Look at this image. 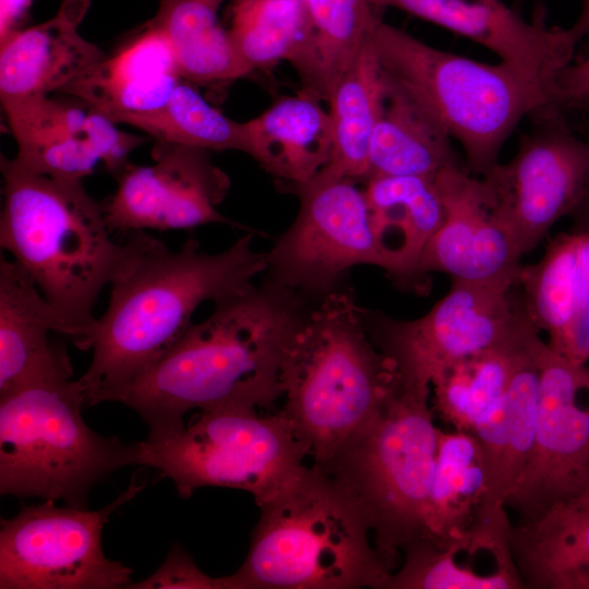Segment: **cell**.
Returning a JSON list of instances; mask_svg holds the SVG:
<instances>
[{"label":"cell","instance_id":"cell-7","mask_svg":"<svg viewBox=\"0 0 589 589\" xmlns=\"http://www.w3.org/2000/svg\"><path fill=\"white\" fill-rule=\"evenodd\" d=\"M77 380L35 383L0 397V493L87 508L92 489L140 465V443L96 433Z\"/></svg>","mask_w":589,"mask_h":589},{"label":"cell","instance_id":"cell-37","mask_svg":"<svg viewBox=\"0 0 589 589\" xmlns=\"http://www.w3.org/2000/svg\"><path fill=\"white\" fill-rule=\"evenodd\" d=\"M553 99L560 110L589 101V57L573 61L558 74Z\"/></svg>","mask_w":589,"mask_h":589},{"label":"cell","instance_id":"cell-27","mask_svg":"<svg viewBox=\"0 0 589 589\" xmlns=\"http://www.w3.org/2000/svg\"><path fill=\"white\" fill-rule=\"evenodd\" d=\"M384 76L385 92L370 143L366 179L434 177L448 168L466 167L460 164L453 139L442 123L385 72Z\"/></svg>","mask_w":589,"mask_h":589},{"label":"cell","instance_id":"cell-38","mask_svg":"<svg viewBox=\"0 0 589 589\" xmlns=\"http://www.w3.org/2000/svg\"><path fill=\"white\" fill-rule=\"evenodd\" d=\"M33 0H0V46L23 29Z\"/></svg>","mask_w":589,"mask_h":589},{"label":"cell","instance_id":"cell-18","mask_svg":"<svg viewBox=\"0 0 589 589\" xmlns=\"http://www.w3.org/2000/svg\"><path fill=\"white\" fill-rule=\"evenodd\" d=\"M394 7L481 45L500 61L546 86L552 95L558 74L579 44L570 28L549 27L540 11L526 21L501 0H372Z\"/></svg>","mask_w":589,"mask_h":589},{"label":"cell","instance_id":"cell-21","mask_svg":"<svg viewBox=\"0 0 589 589\" xmlns=\"http://www.w3.org/2000/svg\"><path fill=\"white\" fill-rule=\"evenodd\" d=\"M64 326L31 277L0 256V397L27 385L70 380L67 349L50 341Z\"/></svg>","mask_w":589,"mask_h":589},{"label":"cell","instance_id":"cell-30","mask_svg":"<svg viewBox=\"0 0 589 589\" xmlns=\"http://www.w3.org/2000/svg\"><path fill=\"white\" fill-rule=\"evenodd\" d=\"M384 92L385 76L371 38L328 97L333 147L322 173L366 179L369 148Z\"/></svg>","mask_w":589,"mask_h":589},{"label":"cell","instance_id":"cell-41","mask_svg":"<svg viewBox=\"0 0 589 589\" xmlns=\"http://www.w3.org/2000/svg\"><path fill=\"white\" fill-rule=\"evenodd\" d=\"M217 2L221 3L223 0H216Z\"/></svg>","mask_w":589,"mask_h":589},{"label":"cell","instance_id":"cell-35","mask_svg":"<svg viewBox=\"0 0 589 589\" xmlns=\"http://www.w3.org/2000/svg\"><path fill=\"white\" fill-rule=\"evenodd\" d=\"M303 0H235L228 29L250 74L289 61L304 36Z\"/></svg>","mask_w":589,"mask_h":589},{"label":"cell","instance_id":"cell-36","mask_svg":"<svg viewBox=\"0 0 589 589\" xmlns=\"http://www.w3.org/2000/svg\"><path fill=\"white\" fill-rule=\"evenodd\" d=\"M229 589L227 577H211L203 573L192 556L173 544L160 567L144 580L125 589Z\"/></svg>","mask_w":589,"mask_h":589},{"label":"cell","instance_id":"cell-2","mask_svg":"<svg viewBox=\"0 0 589 589\" xmlns=\"http://www.w3.org/2000/svg\"><path fill=\"white\" fill-rule=\"evenodd\" d=\"M308 313L301 293L268 280L216 301L149 370L115 392L147 424L146 440L181 430L191 410L269 408L283 396L281 369Z\"/></svg>","mask_w":589,"mask_h":589},{"label":"cell","instance_id":"cell-9","mask_svg":"<svg viewBox=\"0 0 589 589\" xmlns=\"http://www.w3.org/2000/svg\"><path fill=\"white\" fill-rule=\"evenodd\" d=\"M227 405L199 410L173 435L140 443V465L170 479L189 498L204 486L251 493L257 506L292 483L309 453L281 411Z\"/></svg>","mask_w":589,"mask_h":589},{"label":"cell","instance_id":"cell-29","mask_svg":"<svg viewBox=\"0 0 589 589\" xmlns=\"http://www.w3.org/2000/svg\"><path fill=\"white\" fill-rule=\"evenodd\" d=\"M304 36L289 60L302 89L328 97L383 21L372 0H303Z\"/></svg>","mask_w":589,"mask_h":589},{"label":"cell","instance_id":"cell-39","mask_svg":"<svg viewBox=\"0 0 589 589\" xmlns=\"http://www.w3.org/2000/svg\"><path fill=\"white\" fill-rule=\"evenodd\" d=\"M568 216L572 219L569 231L589 235V181Z\"/></svg>","mask_w":589,"mask_h":589},{"label":"cell","instance_id":"cell-11","mask_svg":"<svg viewBox=\"0 0 589 589\" xmlns=\"http://www.w3.org/2000/svg\"><path fill=\"white\" fill-rule=\"evenodd\" d=\"M145 484L134 473L128 488L97 510L46 500L1 519L0 589L127 588L132 569L105 555L101 534L110 516Z\"/></svg>","mask_w":589,"mask_h":589},{"label":"cell","instance_id":"cell-8","mask_svg":"<svg viewBox=\"0 0 589 589\" xmlns=\"http://www.w3.org/2000/svg\"><path fill=\"white\" fill-rule=\"evenodd\" d=\"M430 398L431 387L404 386L396 380L375 416L318 465L360 503L392 574L404 549L428 531L438 436Z\"/></svg>","mask_w":589,"mask_h":589},{"label":"cell","instance_id":"cell-22","mask_svg":"<svg viewBox=\"0 0 589 589\" xmlns=\"http://www.w3.org/2000/svg\"><path fill=\"white\" fill-rule=\"evenodd\" d=\"M89 0H62L50 20L23 28L0 46L1 104L59 93L106 56L79 34Z\"/></svg>","mask_w":589,"mask_h":589},{"label":"cell","instance_id":"cell-28","mask_svg":"<svg viewBox=\"0 0 589 589\" xmlns=\"http://www.w3.org/2000/svg\"><path fill=\"white\" fill-rule=\"evenodd\" d=\"M540 337L519 357L503 399L476 425L488 468L493 503L505 500L517 482L532 448L540 396Z\"/></svg>","mask_w":589,"mask_h":589},{"label":"cell","instance_id":"cell-24","mask_svg":"<svg viewBox=\"0 0 589 589\" xmlns=\"http://www.w3.org/2000/svg\"><path fill=\"white\" fill-rule=\"evenodd\" d=\"M385 272L417 288L423 252L444 220L436 176H373L363 188Z\"/></svg>","mask_w":589,"mask_h":589},{"label":"cell","instance_id":"cell-20","mask_svg":"<svg viewBox=\"0 0 589 589\" xmlns=\"http://www.w3.org/2000/svg\"><path fill=\"white\" fill-rule=\"evenodd\" d=\"M532 324L560 354L589 361V235L555 236L540 261L522 265L518 278Z\"/></svg>","mask_w":589,"mask_h":589},{"label":"cell","instance_id":"cell-4","mask_svg":"<svg viewBox=\"0 0 589 589\" xmlns=\"http://www.w3.org/2000/svg\"><path fill=\"white\" fill-rule=\"evenodd\" d=\"M248 555L229 589H387L392 572L353 494L313 464L259 506Z\"/></svg>","mask_w":589,"mask_h":589},{"label":"cell","instance_id":"cell-25","mask_svg":"<svg viewBox=\"0 0 589 589\" xmlns=\"http://www.w3.org/2000/svg\"><path fill=\"white\" fill-rule=\"evenodd\" d=\"M242 151L292 189L328 164L333 140L328 111L305 91L284 97L260 116L241 122Z\"/></svg>","mask_w":589,"mask_h":589},{"label":"cell","instance_id":"cell-17","mask_svg":"<svg viewBox=\"0 0 589 589\" xmlns=\"http://www.w3.org/2000/svg\"><path fill=\"white\" fill-rule=\"evenodd\" d=\"M436 182L445 215L423 252L420 274L440 272L452 281L498 288L517 285L522 255L492 211L481 178L456 167L441 171Z\"/></svg>","mask_w":589,"mask_h":589},{"label":"cell","instance_id":"cell-14","mask_svg":"<svg viewBox=\"0 0 589 589\" xmlns=\"http://www.w3.org/2000/svg\"><path fill=\"white\" fill-rule=\"evenodd\" d=\"M540 396L528 460L505 500L518 521L538 517L554 503L589 488V365L549 344L539 358Z\"/></svg>","mask_w":589,"mask_h":589},{"label":"cell","instance_id":"cell-40","mask_svg":"<svg viewBox=\"0 0 589 589\" xmlns=\"http://www.w3.org/2000/svg\"><path fill=\"white\" fill-rule=\"evenodd\" d=\"M569 28L579 43L584 38L589 39V0H584L578 19Z\"/></svg>","mask_w":589,"mask_h":589},{"label":"cell","instance_id":"cell-23","mask_svg":"<svg viewBox=\"0 0 589 589\" xmlns=\"http://www.w3.org/2000/svg\"><path fill=\"white\" fill-rule=\"evenodd\" d=\"M182 79L170 44L149 20L113 55L87 68L59 93L75 96L113 123L161 107Z\"/></svg>","mask_w":589,"mask_h":589},{"label":"cell","instance_id":"cell-3","mask_svg":"<svg viewBox=\"0 0 589 589\" xmlns=\"http://www.w3.org/2000/svg\"><path fill=\"white\" fill-rule=\"evenodd\" d=\"M0 247L35 283L75 344L115 269L120 241L83 180L35 173L0 156Z\"/></svg>","mask_w":589,"mask_h":589},{"label":"cell","instance_id":"cell-19","mask_svg":"<svg viewBox=\"0 0 589 589\" xmlns=\"http://www.w3.org/2000/svg\"><path fill=\"white\" fill-rule=\"evenodd\" d=\"M506 506H490L466 529L424 533L402 551L387 589L526 588L512 548Z\"/></svg>","mask_w":589,"mask_h":589},{"label":"cell","instance_id":"cell-12","mask_svg":"<svg viewBox=\"0 0 589 589\" xmlns=\"http://www.w3.org/2000/svg\"><path fill=\"white\" fill-rule=\"evenodd\" d=\"M357 182L320 172L293 189L298 215L265 253L271 281L323 298L354 266L385 269L364 190Z\"/></svg>","mask_w":589,"mask_h":589},{"label":"cell","instance_id":"cell-33","mask_svg":"<svg viewBox=\"0 0 589 589\" xmlns=\"http://www.w3.org/2000/svg\"><path fill=\"white\" fill-rule=\"evenodd\" d=\"M539 337L538 334L520 345L484 350L447 366L431 382L434 414L454 430L472 433L477 423L503 399L519 357Z\"/></svg>","mask_w":589,"mask_h":589},{"label":"cell","instance_id":"cell-1","mask_svg":"<svg viewBox=\"0 0 589 589\" xmlns=\"http://www.w3.org/2000/svg\"><path fill=\"white\" fill-rule=\"evenodd\" d=\"M108 305L74 344L92 360L77 378L86 405L104 401L156 364L192 324L204 302L243 293L267 269L247 231L228 249L204 252L189 238L171 250L145 230L122 236Z\"/></svg>","mask_w":589,"mask_h":589},{"label":"cell","instance_id":"cell-31","mask_svg":"<svg viewBox=\"0 0 589 589\" xmlns=\"http://www.w3.org/2000/svg\"><path fill=\"white\" fill-rule=\"evenodd\" d=\"M216 0H160L152 22L167 37L180 77L193 85H217L250 72L217 17Z\"/></svg>","mask_w":589,"mask_h":589},{"label":"cell","instance_id":"cell-16","mask_svg":"<svg viewBox=\"0 0 589 589\" xmlns=\"http://www.w3.org/2000/svg\"><path fill=\"white\" fill-rule=\"evenodd\" d=\"M2 105L24 169L83 180L103 163L113 176L145 137L127 133L84 100L68 94Z\"/></svg>","mask_w":589,"mask_h":589},{"label":"cell","instance_id":"cell-32","mask_svg":"<svg viewBox=\"0 0 589 589\" xmlns=\"http://www.w3.org/2000/svg\"><path fill=\"white\" fill-rule=\"evenodd\" d=\"M492 505L498 504L490 496L485 457L477 436L471 432L438 429L426 532L437 536L459 532Z\"/></svg>","mask_w":589,"mask_h":589},{"label":"cell","instance_id":"cell-26","mask_svg":"<svg viewBox=\"0 0 589 589\" xmlns=\"http://www.w3.org/2000/svg\"><path fill=\"white\" fill-rule=\"evenodd\" d=\"M526 588L589 589V488L512 529Z\"/></svg>","mask_w":589,"mask_h":589},{"label":"cell","instance_id":"cell-15","mask_svg":"<svg viewBox=\"0 0 589 589\" xmlns=\"http://www.w3.org/2000/svg\"><path fill=\"white\" fill-rule=\"evenodd\" d=\"M209 152L156 141L152 165L128 161L113 176L116 191L101 203L110 231L124 236L139 230H188L223 224L254 232L218 211L230 180L212 161Z\"/></svg>","mask_w":589,"mask_h":589},{"label":"cell","instance_id":"cell-10","mask_svg":"<svg viewBox=\"0 0 589 589\" xmlns=\"http://www.w3.org/2000/svg\"><path fill=\"white\" fill-rule=\"evenodd\" d=\"M375 346L404 386L431 387L450 364L474 353L528 341L532 324L519 285L498 288L452 281L449 291L416 320L363 311Z\"/></svg>","mask_w":589,"mask_h":589},{"label":"cell","instance_id":"cell-13","mask_svg":"<svg viewBox=\"0 0 589 589\" xmlns=\"http://www.w3.org/2000/svg\"><path fill=\"white\" fill-rule=\"evenodd\" d=\"M530 118L532 128L516 154L481 177L492 211L521 255L569 215L589 181V141L570 131L561 110L548 108Z\"/></svg>","mask_w":589,"mask_h":589},{"label":"cell","instance_id":"cell-6","mask_svg":"<svg viewBox=\"0 0 589 589\" xmlns=\"http://www.w3.org/2000/svg\"><path fill=\"white\" fill-rule=\"evenodd\" d=\"M372 44L385 74L442 123L461 146L467 170L480 177L524 118L555 108L546 86L502 61L437 49L384 21Z\"/></svg>","mask_w":589,"mask_h":589},{"label":"cell","instance_id":"cell-5","mask_svg":"<svg viewBox=\"0 0 589 589\" xmlns=\"http://www.w3.org/2000/svg\"><path fill=\"white\" fill-rule=\"evenodd\" d=\"M346 289L321 298L287 350L280 410L314 464H326L378 411L396 384Z\"/></svg>","mask_w":589,"mask_h":589},{"label":"cell","instance_id":"cell-34","mask_svg":"<svg viewBox=\"0 0 589 589\" xmlns=\"http://www.w3.org/2000/svg\"><path fill=\"white\" fill-rule=\"evenodd\" d=\"M120 123L132 125L160 142L207 151H242L241 122L211 106L193 84L183 80L161 107L125 117Z\"/></svg>","mask_w":589,"mask_h":589}]
</instances>
